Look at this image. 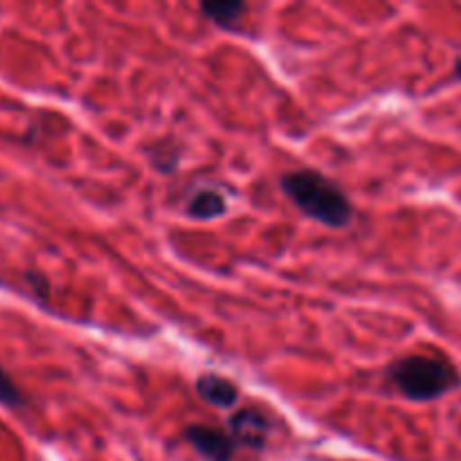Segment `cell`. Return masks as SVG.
<instances>
[{"label": "cell", "instance_id": "obj_1", "mask_svg": "<svg viewBox=\"0 0 461 461\" xmlns=\"http://www.w3.org/2000/svg\"><path fill=\"white\" fill-rule=\"evenodd\" d=\"M279 187L286 194L288 201L315 223L331 230L349 228L356 219V210L351 205L345 189L329 176L315 169L288 171L279 180Z\"/></svg>", "mask_w": 461, "mask_h": 461}, {"label": "cell", "instance_id": "obj_2", "mask_svg": "<svg viewBox=\"0 0 461 461\" xmlns=\"http://www.w3.org/2000/svg\"><path fill=\"white\" fill-rule=\"evenodd\" d=\"M387 381L408 401L428 403L461 387V374L446 358L405 356L387 367Z\"/></svg>", "mask_w": 461, "mask_h": 461}, {"label": "cell", "instance_id": "obj_3", "mask_svg": "<svg viewBox=\"0 0 461 461\" xmlns=\"http://www.w3.org/2000/svg\"><path fill=\"white\" fill-rule=\"evenodd\" d=\"M228 435L232 437L237 448H250L261 453L268 444L270 419L257 408L237 410L228 419Z\"/></svg>", "mask_w": 461, "mask_h": 461}, {"label": "cell", "instance_id": "obj_4", "mask_svg": "<svg viewBox=\"0 0 461 461\" xmlns=\"http://www.w3.org/2000/svg\"><path fill=\"white\" fill-rule=\"evenodd\" d=\"M183 439L205 461H232L237 455L234 439L219 428L192 423V426L185 428Z\"/></svg>", "mask_w": 461, "mask_h": 461}, {"label": "cell", "instance_id": "obj_5", "mask_svg": "<svg viewBox=\"0 0 461 461\" xmlns=\"http://www.w3.org/2000/svg\"><path fill=\"white\" fill-rule=\"evenodd\" d=\"M194 390H196V396L203 403L219 410L237 408L239 399H241V392H239L237 383L212 372L201 374L196 378V383H194Z\"/></svg>", "mask_w": 461, "mask_h": 461}, {"label": "cell", "instance_id": "obj_6", "mask_svg": "<svg viewBox=\"0 0 461 461\" xmlns=\"http://www.w3.org/2000/svg\"><path fill=\"white\" fill-rule=\"evenodd\" d=\"M189 219L196 221H214L228 212V198L214 187H201L187 198V205H185Z\"/></svg>", "mask_w": 461, "mask_h": 461}, {"label": "cell", "instance_id": "obj_7", "mask_svg": "<svg viewBox=\"0 0 461 461\" xmlns=\"http://www.w3.org/2000/svg\"><path fill=\"white\" fill-rule=\"evenodd\" d=\"M248 12V5L241 0H207L201 3V14L221 30H232Z\"/></svg>", "mask_w": 461, "mask_h": 461}, {"label": "cell", "instance_id": "obj_8", "mask_svg": "<svg viewBox=\"0 0 461 461\" xmlns=\"http://www.w3.org/2000/svg\"><path fill=\"white\" fill-rule=\"evenodd\" d=\"M147 156L153 169L160 171V174H174L180 165V147L169 140H162V142H156L151 149H147Z\"/></svg>", "mask_w": 461, "mask_h": 461}, {"label": "cell", "instance_id": "obj_9", "mask_svg": "<svg viewBox=\"0 0 461 461\" xmlns=\"http://www.w3.org/2000/svg\"><path fill=\"white\" fill-rule=\"evenodd\" d=\"M0 405L7 410H21L27 405V396L3 367H0Z\"/></svg>", "mask_w": 461, "mask_h": 461}, {"label": "cell", "instance_id": "obj_10", "mask_svg": "<svg viewBox=\"0 0 461 461\" xmlns=\"http://www.w3.org/2000/svg\"><path fill=\"white\" fill-rule=\"evenodd\" d=\"M25 282H27V286L32 288V293H34V295L39 297L41 302L50 300V282H48V277H45L43 273H36V270H27Z\"/></svg>", "mask_w": 461, "mask_h": 461}, {"label": "cell", "instance_id": "obj_11", "mask_svg": "<svg viewBox=\"0 0 461 461\" xmlns=\"http://www.w3.org/2000/svg\"><path fill=\"white\" fill-rule=\"evenodd\" d=\"M455 77H457V79L461 81V59L457 63H455Z\"/></svg>", "mask_w": 461, "mask_h": 461}]
</instances>
